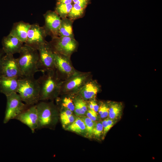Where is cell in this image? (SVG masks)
Listing matches in <instances>:
<instances>
[{"mask_svg":"<svg viewBox=\"0 0 162 162\" xmlns=\"http://www.w3.org/2000/svg\"><path fill=\"white\" fill-rule=\"evenodd\" d=\"M2 57V55L0 53V76L1 75V61Z\"/></svg>","mask_w":162,"mask_h":162,"instance_id":"obj_34","label":"cell"},{"mask_svg":"<svg viewBox=\"0 0 162 162\" xmlns=\"http://www.w3.org/2000/svg\"><path fill=\"white\" fill-rule=\"evenodd\" d=\"M15 119L27 126L34 133L38 127V116L36 105L29 106Z\"/></svg>","mask_w":162,"mask_h":162,"instance_id":"obj_12","label":"cell"},{"mask_svg":"<svg viewBox=\"0 0 162 162\" xmlns=\"http://www.w3.org/2000/svg\"><path fill=\"white\" fill-rule=\"evenodd\" d=\"M17 93L26 104H36L40 101V87L37 79L34 76L20 78Z\"/></svg>","mask_w":162,"mask_h":162,"instance_id":"obj_3","label":"cell"},{"mask_svg":"<svg viewBox=\"0 0 162 162\" xmlns=\"http://www.w3.org/2000/svg\"><path fill=\"white\" fill-rule=\"evenodd\" d=\"M60 118L63 127L65 128L72 123L76 118L72 114Z\"/></svg>","mask_w":162,"mask_h":162,"instance_id":"obj_29","label":"cell"},{"mask_svg":"<svg viewBox=\"0 0 162 162\" xmlns=\"http://www.w3.org/2000/svg\"><path fill=\"white\" fill-rule=\"evenodd\" d=\"M86 113L87 117L93 121L95 122L98 119V116L97 112L94 110L88 109Z\"/></svg>","mask_w":162,"mask_h":162,"instance_id":"obj_31","label":"cell"},{"mask_svg":"<svg viewBox=\"0 0 162 162\" xmlns=\"http://www.w3.org/2000/svg\"><path fill=\"white\" fill-rule=\"evenodd\" d=\"M108 103L109 106V118L117 121L121 117L122 114V103L115 101H109Z\"/></svg>","mask_w":162,"mask_h":162,"instance_id":"obj_20","label":"cell"},{"mask_svg":"<svg viewBox=\"0 0 162 162\" xmlns=\"http://www.w3.org/2000/svg\"><path fill=\"white\" fill-rule=\"evenodd\" d=\"M100 88V86L97 81L92 79L87 82L76 94L88 101L95 98Z\"/></svg>","mask_w":162,"mask_h":162,"instance_id":"obj_14","label":"cell"},{"mask_svg":"<svg viewBox=\"0 0 162 162\" xmlns=\"http://www.w3.org/2000/svg\"><path fill=\"white\" fill-rule=\"evenodd\" d=\"M74 3H76L80 5L82 8L86 9L89 3L90 0H72Z\"/></svg>","mask_w":162,"mask_h":162,"instance_id":"obj_32","label":"cell"},{"mask_svg":"<svg viewBox=\"0 0 162 162\" xmlns=\"http://www.w3.org/2000/svg\"><path fill=\"white\" fill-rule=\"evenodd\" d=\"M87 101L88 109L93 110L97 112L98 111L99 105L96 102L95 98Z\"/></svg>","mask_w":162,"mask_h":162,"instance_id":"obj_30","label":"cell"},{"mask_svg":"<svg viewBox=\"0 0 162 162\" xmlns=\"http://www.w3.org/2000/svg\"><path fill=\"white\" fill-rule=\"evenodd\" d=\"M47 35L44 27L37 23L31 24L24 44L38 50L40 46L46 42L45 38Z\"/></svg>","mask_w":162,"mask_h":162,"instance_id":"obj_10","label":"cell"},{"mask_svg":"<svg viewBox=\"0 0 162 162\" xmlns=\"http://www.w3.org/2000/svg\"><path fill=\"white\" fill-rule=\"evenodd\" d=\"M19 53L17 58L22 77L34 76L40 71L38 50L24 44Z\"/></svg>","mask_w":162,"mask_h":162,"instance_id":"obj_2","label":"cell"},{"mask_svg":"<svg viewBox=\"0 0 162 162\" xmlns=\"http://www.w3.org/2000/svg\"><path fill=\"white\" fill-rule=\"evenodd\" d=\"M85 9L83 8L79 4L74 3L68 17L74 21L82 17L84 15Z\"/></svg>","mask_w":162,"mask_h":162,"instance_id":"obj_23","label":"cell"},{"mask_svg":"<svg viewBox=\"0 0 162 162\" xmlns=\"http://www.w3.org/2000/svg\"><path fill=\"white\" fill-rule=\"evenodd\" d=\"M45 24L44 26L48 34L52 38L59 36V31L61 20L60 16L55 12L48 10L44 14Z\"/></svg>","mask_w":162,"mask_h":162,"instance_id":"obj_13","label":"cell"},{"mask_svg":"<svg viewBox=\"0 0 162 162\" xmlns=\"http://www.w3.org/2000/svg\"><path fill=\"white\" fill-rule=\"evenodd\" d=\"M73 3L72 0H57L56 4H69Z\"/></svg>","mask_w":162,"mask_h":162,"instance_id":"obj_33","label":"cell"},{"mask_svg":"<svg viewBox=\"0 0 162 162\" xmlns=\"http://www.w3.org/2000/svg\"><path fill=\"white\" fill-rule=\"evenodd\" d=\"M23 45V42L10 33L2 41L3 50L7 54L19 53Z\"/></svg>","mask_w":162,"mask_h":162,"instance_id":"obj_15","label":"cell"},{"mask_svg":"<svg viewBox=\"0 0 162 162\" xmlns=\"http://www.w3.org/2000/svg\"><path fill=\"white\" fill-rule=\"evenodd\" d=\"M116 122V120L111 119L109 118L101 122L103 127V134L104 137Z\"/></svg>","mask_w":162,"mask_h":162,"instance_id":"obj_25","label":"cell"},{"mask_svg":"<svg viewBox=\"0 0 162 162\" xmlns=\"http://www.w3.org/2000/svg\"><path fill=\"white\" fill-rule=\"evenodd\" d=\"M54 52L70 58L76 52L78 46L74 38L67 36H58L52 38L49 42Z\"/></svg>","mask_w":162,"mask_h":162,"instance_id":"obj_6","label":"cell"},{"mask_svg":"<svg viewBox=\"0 0 162 162\" xmlns=\"http://www.w3.org/2000/svg\"><path fill=\"white\" fill-rule=\"evenodd\" d=\"M43 73L37 79L40 87V101L57 98L60 94L63 81L55 70Z\"/></svg>","mask_w":162,"mask_h":162,"instance_id":"obj_1","label":"cell"},{"mask_svg":"<svg viewBox=\"0 0 162 162\" xmlns=\"http://www.w3.org/2000/svg\"><path fill=\"white\" fill-rule=\"evenodd\" d=\"M73 22L68 17L62 19L59 31V36L74 38L73 31Z\"/></svg>","mask_w":162,"mask_h":162,"instance_id":"obj_19","label":"cell"},{"mask_svg":"<svg viewBox=\"0 0 162 162\" xmlns=\"http://www.w3.org/2000/svg\"><path fill=\"white\" fill-rule=\"evenodd\" d=\"M66 130L80 134L86 132L84 123L79 117L76 118L72 123L68 126Z\"/></svg>","mask_w":162,"mask_h":162,"instance_id":"obj_21","label":"cell"},{"mask_svg":"<svg viewBox=\"0 0 162 162\" xmlns=\"http://www.w3.org/2000/svg\"><path fill=\"white\" fill-rule=\"evenodd\" d=\"M103 127L102 122H95L93 130L92 135L96 137H99L103 134Z\"/></svg>","mask_w":162,"mask_h":162,"instance_id":"obj_28","label":"cell"},{"mask_svg":"<svg viewBox=\"0 0 162 162\" xmlns=\"http://www.w3.org/2000/svg\"><path fill=\"white\" fill-rule=\"evenodd\" d=\"M92 79L91 72L77 71L70 77L62 81L60 94H76L82 87Z\"/></svg>","mask_w":162,"mask_h":162,"instance_id":"obj_4","label":"cell"},{"mask_svg":"<svg viewBox=\"0 0 162 162\" xmlns=\"http://www.w3.org/2000/svg\"><path fill=\"white\" fill-rule=\"evenodd\" d=\"M65 94L66 96L60 100L61 108L66 109L72 112L74 111V105L73 99V95Z\"/></svg>","mask_w":162,"mask_h":162,"instance_id":"obj_24","label":"cell"},{"mask_svg":"<svg viewBox=\"0 0 162 162\" xmlns=\"http://www.w3.org/2000/svg\"><path fill=\"white\" fill-rule=\"evenodd\" d=\"M7 105L4 123H6L16 117L29 105L24 103L17 93L6 96Z\"/></svg>","mask_w":162,"mask_h":162,"instance_id":"obj_7","label":"cell"},{"mask_svg":"<svg viewBox=\"0 0 162 162\" xmlns=\"http://www.w3.org/2000/svg\"><path fill=\"white\" fill-rule=\"evenodd\" d=\"M73 99L75 114L77 116L85 114L88 110L87 101L77 94L73 95Z\"/></svg>","mask_w":162,"mask_h":162,"instance_id":"obj_18","label":"cell"},{"mask_svg":"<svg viewBox=\"0 0 162 162\" xmlns=\"http://www.w3.org/2000/svg\"><path fill=\"white\" fill-rule=\"evenodd\" d=\"M39 55V68L42 73L54 70V54L49 42H46L38 49Z\"/></svg>","mask_w":162,"mask_h":162,"instance_id":"obj_9","label":"cell"},{"mask_svg":"<svg viewBox=\"0 0 162 162\" xmlns=\"http://www.w3.org/2000/svg\"><path fill=\"white\" fill-rule=\"evenodd\" d=\"M55 71L60 79L65 80L77 70L73 66L70 58L54 52Z\"/></svg>","mask_w":162,"mask_h":162,"instance_id":"obj_8","label":"cell"},{"mask_svg":"<svg viewBox=\"0 0 162 162\" xmlns=\"http://www.w3.org/2000/svg\"><path fill=\"white\" fill-rule=\"evenodd\" d=\"M100 103L98 112L101 118H105L108 116L109 106L108 103L100 102Z\"/></svg>","mask_w":162,"mask_h":162,"instance_id":"obj_26","label":"cell"},{"mask_svg":"<svg viewBox=\"0 0 162 162\" xmlns=\"http://www.w3.org/2000/svg\"><path fill=\"white\" fill-rule=\"evenodd\" d=\"M86 126V132L90 136L92 135L93 129L95 124L93 121L87 117H84L82 118Z\"/></svg>","mask_w":162,"mask_h":162,"instance_id":"obj_27","label":"cell"},{"mask_svg":"<svg viewBox=\"0 0 162 162\" xmlns=\"http://www.w3.org/2000/svg\"><path fill=\"white\" fill-rule=\"evenodd\" d=\"M17 77H8L0 76V91L6 96L17 93L19 80Z\"/></svg>","mask_w":162,"mask_h":162,"instance_id":"obj_16","label":"cell"},{"mask_svg":"<svg viewBox=\"0 0 162 162\" xmlns=\"http://www.w3.org/2000/svg\"><path fill=\"white\" fill-rule=\"evenodd\" d=\"M30 26L29 23L23 21L15 22L14 24L10 34L25 43Z\"/></svg>","mask_w":162,"mask_h":162,"instance_id":"obj_17","label":"cell"},{"mask_svg":"<svg viewBox=\"0 0 162 162\" xmlns=\"http://www.w3.org/2000/svg\"><path fill=\"white\" fill-rule=\"evenodd\" d=\"M73 4V3L68 4H56L55 11L62 19L68 17Z\"/></svg>","mask_w":162,"mask_h":162,"instance_id":"obj_22","label":"cell"},{"mask_svg":"<svg viewBox=\"0 0 162 162\" xmlns=\"http://www.w3.org/2000/svg\"><path fill=\"white\" fill-rule=\"evenodd\" d=\"M36 105L38 120L37 130L50 127L55 123L57 110L52 102L39 101Z\"/></svg>","mask_w":162,"mask_h":162,"instance_id":"obj_5","label":"cell"},{"mask_svg":"<svg viewBox=\"0 0 162 162\" xmlns=\"http://www.w3.org/2000/svg\"><path fill=\"white\" fill-rule=\"evenodd\" d=\"M1 75L8 77H22L17 58L13 55L7 54L2 58Z\"/></svg>","mask_w":162,"mask_h":162,"instance_id":"obj_11","label":"cell"}]
</instances>
